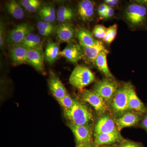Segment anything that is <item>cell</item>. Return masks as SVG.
<instances>
[{"mask_svg":"<svg viewBox=\"0 0 147 147\" xmlns=\"http://www.w3.org/2000/svg\"><path fill=\"white\" fill-rule=\"evenodd\" d=\"M127 89L129 110H134V112L143 115L147 113V107L137 96L132 85L127 83Z\"/></svg>","mask_w":147,"mask_h":147,"instance_id":"12","label":"cell"},{"mask_svg":"<svg viewBox=\"0 0 147 147\" xmlns=\"http://www.w3.org/2000/svg\"><path fill=\"white\" fill-rule=\"evenodd\" d=\"M27 57L28 63L31 65L38 71H43L45 55L42 45L36 48L28 49Z\"/></svg>","mask_w":147,"mask_h":147,"instance_id":"9","label":"cell"},{"mask_svg":"<svg viewBox=\"0 0 147 147\" xmlns=\"http://www.w3.org/2000/svg\"><path fill=\"white\" fill-rule=\"evenodd\" d=\"M110 109L117 115L121 116L129 109L127 83L119 87L110 104Z\"/></svg>","mask_w":147,"mask_h":147,"instance_id":"4","label":"cell"},{"mask_svg":"<svg viewBox=\"0 0 147 147\" xmlns=\"http://www.w3.org/2000/svg\"><path fill=\"white\" fill-rule=\"evenodd\" d=\"M41 6V2L38 0H35L34 3L30 5L25 8L28 11L30 12H34L39 9Z\"/></svg>","mask_w":147,"mask_h":147,"instance_id":"33","label":"cell"},{"mask_svg":"<svg viewBox=\"0 0 147 147\" xmlns=\"http://www.w3.org/2000/svg\"><path fill=\"white\" fill-rule=\"evenodd\" d=\"M37 27L40 34L44 36H51L57 30L53 24L42 21L38 22Z\"/></svg>","mask_w":147,"mask_h":147,"instance_id":"26","label":"cell"},{"mask_svg":"<svg viewBox=\"0 0 147 147\" xmlns=\"http://www.w3.org/2000/svg\"><path fill=\"white\" fill-rule=\"evenodd\" d=\"M84 57L89 62L94 64L95 60L102 51L107 50L102 42L98 40L95 45L91 46L81 45Z\"/></svg>","mask_w":147,"mask_h":147,"instance_id":"17","label":"cell"},{"mask_svg":"<svg viewBox=\"0 0 147 147\" xmlns=\"http://www.w3.org/2000/svg\"><path fill=\"white\" fill-rule=\"evenodd\" d=\"M117 30V24H115L108 28L105 36L102 39L103 41L107 44H111L115 38Z\"/></svg>","mask_w":147,"mask_h":147,"instance_id":"27","label":"cell"},{"mask_svg":"<svg viewBox=\"0 0 147 147\" xmlns=\"http://www.w3.org/2000/svg\"><path fill=\"white\" fill-rule=\"evenodd\" d=\"M5 41V27L2 21L0 23V47L3 48Z\"/></svg>","mask_w":147,"mask_h":147,"instance_id":"31","label":"cell"},{"mask_svg":"<svg viewBox=\"0 0 147 147\" xmlns=\"http://www.w3.org/2000/svg\"><path fill=\"white\" fill-rule=\"evenodd\" d=\"M119 147H142L140 145L136 143H131V142H129V143H126L120 146Z\"/></svg>","mask_w":147,"mask_h":147,"instance_id":"38","label":"cell"},{"mask_svg":"<svg viewBox=\"0 0 147 147\" xmlns=\"http://www.w3.org/2000/svg\"><path fill=\"white\" fill-rule=\"evenodd\" d=\"M48 86L51 93L57 100L61 99L67 94L63 84L55 73H50Z\"/></svg>","mask_w":147,"mask_h":147,"instance_id":"14","label":"cell"},{"mask_svg":"<svg viewBox=\"0 0 147 147\" xmlns=\"http://www.w3.org/2000/svg\"><path fill=\"white\" fill-rule=\"evenodd\" d=\"M94 73L88 67L83 65L76 66L69 78V84L74 88L82 90L94 82Z\"/></svg>","mask_w":147,"mask_h":147,"instance_id":"3","label":"cell"},{"mask_svg":"<svg viewBox=\"0 0 147 147\" xmlns=\"http://www.w3.org/2000/svg\"><path fill=\"white\" fill-rule=\"evenodd\" d=\"M69 126L78 144H90L92 140V131L89 125H79L70 123Z\"/></svg>","mask_w":147,"mask_h":147,"instance_id":"8","label":"cell"},{"mask_svg":"<svg viewBox=\"0 0 147 147\" xmlns=\"http://www.w3.org/2000/svg\"><path fill=\"white\" fill-rule=\"evenodd\" d=\"M57 36L60 42H71L74 37V30L73 27L69 23L61 24L56 30Z\"/></svg>","mask_w":147,"mask_h":147,"instance_id":"18","label":"cell"},{"mask_svg":"<svg viewBox=\"0 0 147 147\" xmlns=\"http://www.w3.org/2000/svg\"><path fill=\"white\" fill-rule=\"evenodd\" d=\"M75 16V12L71 7L62 6L58 9L57 17L61 24L67 23L72 20Z\"/></svg>","mask_w":147,"mask_h":147,"instance_id":"24","label":"cell"},{"mask_svg":"<svg viewBox=\"0 0 147 147\" xmlns=\"http://www.w3.org/2000/svg\"><path fill=\"white\" fill-rule=\"evenodd\" d=\"M79 147H92L90 144L79 145Z\"/></svg>","mask_w":147,"mask_h":147,"instance_id":"39","label":"cell"},{"mask_svg":"<svg viewBox=\"0 0 147 147\" xmlns=\"http://www.w3.org/2000/svg\"><path fill=\"white\" fill-rule=\"evenodd\" d=\"M117 83L112 79H103L95 84L94 90L110 105L112 98L118 89Z\"/></svg>","mask_w":147,"mask_h":147,"instance_id":"5","label":"cell"},{"mask_svg":"<svg viewBox=\"0 0 147 147\" xmlns=\"http://www.w3.org/2000/svg\"><path fill=\"white\" fill-rule=\"evenodd\" d=\"M65 116L70 123L76 125H89L93 119L91 111L87 105L79 100H74L70 109L64 110Z\"/></svg>","mask_w":147,"mask_h":147,"instance_id":"1","label":"cell"},{"mask_svg":"<svg viewBox=\"0 0 147 147\" xmlns=\"http://www.w3.org/2000/svg\"><path fill=\"white\" fill-rule=\"evenodd\" d=\"M76 36L80 42V45L85 46H92L98 42L95 39L92 34L88 30L81 28L76 31Z\"/></svg>","mask_w":147,"mask_h":147,"instance_id":"21","label":"cell"},{"mask_svg":"<svg viewBox=\"0 0 147 147\" xmlns=\"http://www.w3.org/2000/svg\"><path fill=\"white\" fill-rule=\"evenodd\" d=\"M33 30V27L28 23L19 24L8 33L6 40L13 45H20L25 38L32 33Z\"/></svg>","mask_w":147,"mask_h":147,"instance_id":"7","label":"cell"},{"mask_svg":"<svg viewBox=\"0 0 147 147\" xmlns=\"http://www.w3.org/2000/svg\"><path fill=\"white\" fill-rule=\"evenodd\" d=\"M19 2L12 0L6 3L7 10L13 18L16 19H22L25 16L24 9Z\"/></svg>","mask_w":147,"mask_h":147,"instance_id":"23","label":"cell"},{"mask_svg":"<svg viewBox=\"0 0 147 147\" xmlns=\"http://www.w3.org/2000/svg\"><path fill=\"white\" fill-rule=\"evenodd\" d=\"M114 13H115V11H114L113 9L108 6V8H107V10H106L103 18H110L114 15Z\"/></svg>","mask_w":147,"mask_h":147,"instance_id":"36","label":"cell"},{"mask_svg":"<svg viewBox=\"0 0 147 147\" xmlns=\"http://www.w3.org/2000/svg\"><path fill=\"white\" fill-rule=\"evenodd\" d=\"M60 56L72 63H76L84 57V54L81 45L69 42L60 52Z\"/></svg>","mask_w":147,"mask_h":147,"instance_id":"10","label":"cell"},{"mask_svg":"<svg viewBox=\"0 0 147 147\" xmlns=\"http://www.w3.org/2000/svg\"><path fill=\"white\" fill-rule=\"evenodd\" d=\"M108 53L107 50L102 51L95 60L94 64L107 78L113 79L114 76L110 71L107 63V57Z\"/></svg>","mask_w":147,"mask_h":147,"instance_id":"20","label":"cell"},{"mask_svg":"<svg viewBox=\"0 0 147 147\" xmlns=\"http://www.w3.org/2000/svg\"><path fill=\"white\" fill-rule=\"evenodd\" d=\"M77 10L80 18L84 21H90L94 14V4L89 0H83L79 2Z\"/></svg>","mask_w":147,"mask_h":147,"instance_id":"15","label":"cell"},{"mask_svg":"<svg viewBox=\"0 0 147 147\" xmlns=\"http://www.w3.org/2000/svg\"><path fill=\"white\" fill-rule=\"evenodd\" d=\"M46 11L52 18L56 19V11L54 6L53 5H47L41 7Z\"/></svg>","mask_w":147,"mask_h":147,"instance_id":"32","label":"cell"},{"mask_svg":"<svg viewBox=\"0 0 147 147\" xmlns=\"http://www.w3.org/2000/svg\"><path fill=\"white\" fill-rule=\"evenodd\" d=\"M107 28L102 25H96L93 29L92 34L95 37L103 39L106 35Z\"/></svg>","mask_w":147,"mask_h":147,"instance_id":"29","label":"cell"},{"mask_svg":"<svg viewBox=\"0 0 147 147\" xmlns=\"http://www.w3.org/2000/svg\"><path fill=\"white\" fill-rule=\"evenodd\" d=\"M74 100L67 93L64 97L58 100V101L61 106L63 108L64 110H65L71 108L74 103Z\"/></svg>","mask_w":147,"mask_h":147,"instance_id":"28","label":"cell"},{"mask_svg":"<svg viewBox=\"0 0 147 147\" xmlns=\"http://www.w3.org/2000/svg\"><path fill=\"white\" fill-rule=\"evenodd\" d=\"M125 17L131 26L141 28L147 24V1H137L129 5L125 11Z\"/></svg>","mask_w":147,"mask_h":147,"instance_id":"2","label":"cell"},{"mask_svg":"<svg viewBox=\"0 0 147 147\" xmlns=\"http://www.w3.org/2000/svg\"><path fill=\"white\" fill-rule=\"evenodd\" d=\"M105 3L108 6L113 8L118 3L119 1L117 0H106L105 1Z\"/></svg>","mask_w":147,"mask_h":147,"instance_id":"37","label":"cell"},{"mask_svg":"<svg viewBox=\"0 0 147 147\" xmlns=\"http://www.w3.org/2000/svg\"><path fill=\"white\" fill-rule=\"evenodd\" d=\"M82 98L89 103L99 115H102L108 109V105L99 95L94 90H86L82 91Z\"/></svg>","mask_w":147,"mask_h":147,"instance_id":"6","label":"cell"},{"mask_svg":"<svg viewBox=\"0 0 147 147\" xmlns=\"http://www.w3.org/2000/svg\"><path fill=\"white\" fill-rule=\"evenodd\" d=\"M20 45L28 49H34L42 45V41L39 36L31 33L25 38Z\"/></svg>","mask_w":147,"mask_h":147,"instance_id":"25","label":"cell"},{"mask_svg":"<svg viewBox=\"0 0 147 147\" xmlns=\"http://www.w3.org/2000/svg\"><path fill=\"white\" fill-rule=\"evenodd\" d=\"M95 142L97 146L110 144L121 140V136L119 131L109 133L94 134Z\"/></svg>","mask_w":147,"mask_h":147,"instance_id":"19","label":"cell"},{"mask_svg":"<svg viewBox=\"0 0 147 147\" xmlns=\"http://www.w3.org/2000/svg\"><path fill=\"white\" fill-rule=\"evenodd\" d=\"M118 131L115 121L109 116L103 115L100 117L96 124L94 134L112 133Z\"/></svg>","mask_w":147,"mask_h":147,"instance_id":"13","label":"cell"},{"mask_svg":"<svg viewBox=\"0 0 147 147\" xmlns=\"http://www.w3.org/2000/svg\"><path fill=\"white\" fill-rule=\"evenodd\" d=\"M28 49L20 45H13L9 50L11 59L13 63L16 65L28 63Z\"/></svg>","mask_w":147,"mask_h":147,"instance_id":"16","label":"cell"},{"mask_svg":"<svg viewBox=\"0 0 147 147\" xmlns=\"http://www.w3.org/2000/svg\"><path fill=\"white\" fill-rule=\"evenodd\" d=\"M108 7V5L105 3L101 4L98 6V15L101 18H104Z\"/></svg>","mask_w":147,"mask_h":147,"instance_id":"34","label":"cell"},{"mask_svg":"<svg viewBox=\"0 0 147 147\" xmlns=\"http://www.w3.org/2000/svg\"><path fill=\"white\" fill-rule=\"evenodd\" d=\"M140 125L147 132V113L143 115L140 122Z\"/></svg>","mask_w":147,"mask_h":147,"instance_id":"35","label":"cell"},{"mask_svg":"<svg viewBox=\"0 0 147 147\" xmlns=\"http://www.w3.org/2000/svg\"><path fill=\"white\" fill-rule=\"evenodd\" d=\"M60 53L59 43L53 42H48L44 53L45 61L50 64L54 63L60 56Z\"/></svg>","mask_w":147,"mask_h":147,"instance_id":"22","label":"cell"},{"mask_svg":"<svg viewBox=\"0 0 147 147\" xmlns=\"http://www.w3.org/2000/svg\"><path fill=\"white\" fill-rule=\"evenodd\" d=\"M144 115V114H143ZM143 114L127 112L116 119L115 122L119 130L125 127L135 126L142 119Z\"/></svg>","mask_w":147,"mask_h":147,"instance_id":"11","label":"cell"},{"mask_svg":"<svg viewBox=\"0 0 147 147\" xmlns=\"http://www.w3.org/2000/svg\"><path fill=\"white\" fill-rule=\"evenodd\" d=\"M38 15L42 21L48 22L51 24H53V23L55 22V19L52 18L42 8H40L38 11Z\"/></svg>","mask_w":147,"mask_h":147,"instance_id":"30","label":"cell"}]
</instances>
